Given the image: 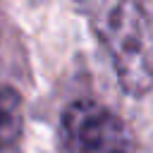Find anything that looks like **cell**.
Listing matches in <instances>:
<instances>
[{
  "instance_id": "obj_1",
  "label": "cell",
  "mask_w": 153,
  "mask_h": 153,
  "mask_svg": "<svg viewBox=\"0 0 153 153\" xmlns=\"http://www.w3.org/2000/svg\"><path fill=\"white\" fill-rule=\"evenodd\" d=\"M105 45L122 91L143 96L153 88V26L139 0H120L108 17Z\"/></svg>"
},
{
  "instance_id": "obj_2",
  "label": "cell",
  "mask_w": 153,
  "mask_h": 153,
  "mask_svg": "<svg viewBox=\"0 0 153 153\" xmlns=\"http://www.w3.org/2000/svg\"><path fill=\"white\" fill-rule=\"evenodd\" d=\"M60 129L67 153H134V136L127 122L88 98L65 108Z\"/></svg>"
},
{
  "instance_id": "obj_3",
  "label": "cell",
  "mask_w": 153,
  "mask_h": 153,
  "mask_svg": "<svg viewBox=\"0 0 153 153\" xmlns=\"http://www.w3.org/2000/svg\"><path fill=\"white\" fill-rule=\"evenodd\" d=\"M24 129L22 96L12 86H0V148L17 143Z\"/></svg>"
}]
</instances>
